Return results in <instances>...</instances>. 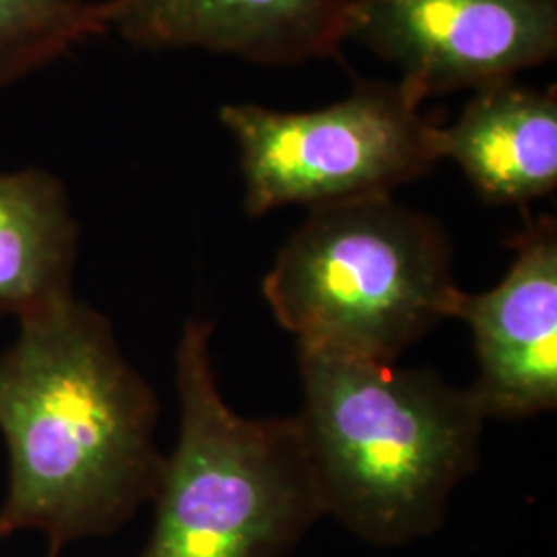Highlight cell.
Returning a JSON list of instances; mask_svg holds the SVG:
<instances>
[{"label":"cell","mask_w":557,"mask_h":557,"mask_svg":"<svg viewBox=\"0 0 557 557\" xmlns=\"http://www.w3.org/2000/svg\"><path fill=\"white\" fill-rule=\"evenodd\" d=\"M17 322L0 356V541L40 531L59 557L69 543L116 533L153 499L165 462L160 403L110 320L75 294Z\"/></svg>","instance_id":"obj_1"},{"label":"cell","mask_w":557,"mask_h":557,"mask_svg":"<svg viewBox=\"0 0 557 557\" xmlns=\"http://www.w3.org/2000/svg\"><path fill=\"white\" fill-rule=\"evenodd\" d=\"M296 421L324 517L376 547L436 533L479 465L483 413L434 370L298 347Z\"/></svg>","instance_id":"obj_2"},{"label":"cell","mask_w":557,"mask_h":557,"mask_svg":"<svg viewBox=\"0 0 557 557\" xmlns=\"http://www.w3.org/2000/svg\"><path fill=\"white\" fill-rule=\"evenodd\" d=\"M211 333L190 319L180 337L178 442L139 557H283L324 517L298 421L244 418L225 403Z\"/></svg>","instance_id":"obj_3"},{"label":"cell","mask_w":557,"mask_h":557,"mask_svg":"<svg viewBox=\"0 0 557 557\" xmlns=\"http://www.w3.org/2000/svg\"><path fill=\"white\" fill-rule=\"evenodd\" d=\"M262 294L298 347L382 363L455 319L462 298L444 227L393 195L308 209Z\"/></svg>","instance_id":"obj_4"},{"label":"cell","mask_w":557,"mask_h":557,"mask_svg":"<svg viewBox=\"0 0 557 557\" xmlns=\"http://www.w3.org/2000/svg\"><path fill=\"white\" fill-rule=\"evenodd\" d=\"M220 120L238 143L250 218L393 195L440 161V126L400 81H359L347 98L310 112L227 103Z\"/></svg>","instance_id":"obj_5"},{"label":"cell","mask_w":557,"mask_h":557,"mask_svg":"<svg viewBox=\"0 0 557 557\" xmlns=\"http://www.w3.org/2000/svg\"><path fill=\"white\" fill-rule=\"evenodd\" d=\"M421 101L517 79L557 54V0H351L347 40Z\"/></svg>","instance_id":"obj_6"},{"label":"cell","mask_w":557,"mask_h":557,"mask_svg":"<svg viewBox=\"0 0 557 557\" xmlns=\"http://www.w3.org/2000/svg\"><path fill=\"white\" fill-rule=\"evenodd\" d=\"M498 285L465 294L455 319L475 338L479 376L469 388L483 418L527 419L557 405V223L531 221Z\"/></svg>","instance_id":"obj_7"},{"label":"cell","mask_w":557,"mask_h":557,"mask_svg":"<svg viewBox=\"0 0 557 557\" xmlns=\"http://www.w3.org/2000/svg\"><path fill=\"white\" fill-rule=\"evenodd\" d=\"M108 32L149 50L199 48L255 64L337 54L351 0H103Z\"/></svg>","instance_id":"obj_8"},{"label":"cell","mask_w":557,"mask_h":557,"mask_svg":"<svg viewBox=\"0 0 557 557\" xmlns=\"http://www.w3.org/2000/svg\"><path fill=\"white\" fill-rule=\"evenodd\" d=\"M440 160H453L492 205H529L557 186V91L517 79L473 91L450 126H440Z\"/></svg>","instance_id":"obj_9"},{"label":"cell","mask_w":557,"mask_h":557,"mask_svg":"<svg viewBox=\"0 0 557 557\" xmlns=\"http://www.w3.org/2000/svg\"><path fill=\"white\" fill-rule=\"evenodd\" d=\"M79 221L52 172L0 174V314L20 320L73 296Z\"/></svg>","instance_id":"obj_10"},{"label":"cell","mask_w":557,"mask_h":557,"mask_svg":"<svg viewBox=\"0 0 557 557\" xmlns=\"http://www.w3.org/2000/svg\"><path fill=\"white\" fill-rule=\"evenodd\" d=\"M106 32L103 0H0V91Z\"/></svg>","instance_id":"obj_11"}]
</instances>
